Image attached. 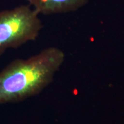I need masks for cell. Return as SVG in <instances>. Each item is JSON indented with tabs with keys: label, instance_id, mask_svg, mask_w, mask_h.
Instances as JSON below:
<instances>
[{
	"label": "cell",
	"instance_id": "obj_3",
	"mask_svg": "<svg viewBox=\"0 0 124 124\" xmlns=\"http://www.w3.org/2000/svg\"><path fill=\"white\" fill-rule=\"evenodd\" d=\"M39 13L43 15L73 12L83 7L89 0H27Z\"/></svg>",
	"mask_w": 124,
	"mask_h": 124
},
{
	"label": "cell",
	"instance_id": "obj_1",
	"mask_svg": "<svg viewBox=\"0 0 124 124\" xmlns=\"http://www.w3.org/2000/svg\"><path fill=\"white\" fill-rule=\"evenodd\" d=\"M64 59L63 51L49 47L27 59L12 61L0 72V105L38 94L52 82Z\"/></svg>",
	"mask_w": 124,
	"mask_h": 124
},
{
	"label": "cell",
	"instance_id": "obj_2",
	"mask_svg": "<svg viewBox=\"0 0 124 124\" xmlns=\"http://www.w3.org/2000/svg\"><path fill=\"white\" fill-rule=\"evenodd\" d=\"M39 15L26 5L0 11V56L37 38L43 27Z\"/></svg>",
	"mask_w": 124,
	"mask_h": 124
}]
</instances>
